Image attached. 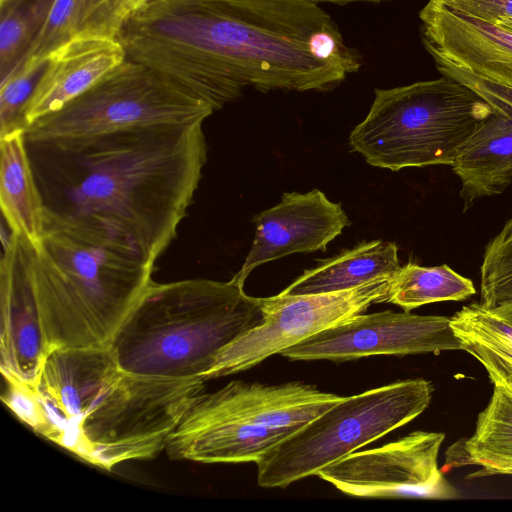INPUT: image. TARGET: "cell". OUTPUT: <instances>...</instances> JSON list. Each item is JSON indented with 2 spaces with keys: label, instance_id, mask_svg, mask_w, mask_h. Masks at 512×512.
<instances>
[{
  "label": "cell",
  "instance_id": "cell-27",
  "mask_svg": "<svg viewBox=\"0 0 512 512\" xmlns=\"http://www.w3.org/2000/svg\"><path fill=\"white\" fill-rule=\"evenodd\" d=\"M437 70L475 92L492 108L493 113L512 119V87L474 75L448 65H436Z\"/></svg>",
  "mask_w": 512,
  "mask_h": 512
},
{
  "label": "cell",
  "instance_id": "cell-17",
  "mask_svg": "<svg viewBox=\"0 0 512 512\" xmlns=\"http://www.w3.org/2000/svg\"><path fill=\"white\" fill-rule=\"evenodd\" d=\"M299 429L248 426L232 421L201 422L182 417L165 450L174 460L256 464Z\"/></svg>",
  "mask_w": 512,
  "mask_h": 512
},
{
  "label": "cell",
  "instance_id": "cell-14",
  "mask_svg": "<svg viewBox=\"0 0 512 512\" xmlns=\"http://www.w3.org/2000/svg\"><path fill=\"white\" fill-rule=\"evenodd\" d=\"M421 39L436 65H448L512 87V31L443 0L419 12Z\"/></svg>",
  "mask_w": 512,
  "mask_h": 512
},
{
  "label": "cell",
  "instance_id": "cell-12",
  "mask_svg": "<svg viewBox=\"0 0 512 512\" xmlns=\"http://www.w3.org/2000/svg\"><path fill=\"white\" fill-rule=\"evenodd\" d=\"M342 398L298 381L268 385L233 380L214 392L197 394L182 417L201 422L301 428Z\"/></svg>",
  "mask_w": 512,
  "mask_h": 512
},
{
  "label": "cell",
  "instance_id": "cell-2",
  "mask_svg": "<svg viewBox=\"0 0 512 512\" xmlns=\"http://www.w3.org/2000/svg\"><path fill=\"white\" fill-rule=\"evenodd\" d=\"M4 380L2 401L23 423L107 471L164 450L204 389L200 381L127 373L108 348L51 351L32 387Z\"/></svg>",
  "mask_w": 512,
  "mask_h": 512
},
{
  "label": "cell",
  "instance_id": "cell-24",
  "mask_svg": "<svg viewBox=\"0 0 512 512\" xmlns=\"http://www.w3.org/2000/svg\"><path fill=\"white\" fill-rule=\"evenodd\" d=\"M55 0L0 1V81L24 62Z\"/></svg>",
  "mask_w": 512,
  "mask_h": 512
},
{
  "label": "cell",
  "instance_id": "cell-29",
  "mask_svg": "<svg viewBox=\"0 0 512 512\" xmlns=\"http://www.w3.org/2000/svg\"><path fill=\"white\" fill-rule=\"evenodd\" d=\"M115 4L123 16L125 21L132 15L134 12L139 10L142 6L148 3L151 0H114Z\"/></svg>",
  "mask_w": 512,
  "mask_h": 512
},
{
  "label": "cell",
  "instance_id": "cell-23",
  "mask_svg": "<svg viewBox=\"0 0 512 512\" xmlns=\"http://www.w3.org/2000/svg\"><path fill=\"white\" fill-rule=\"evenodd\" d=\"M475 293L473 282L447 265L425 267L409 262L394 275L386 302L411 311L436 302L462 301Z\"/></svg>",
  "mask_w": 512,
  "mask_h": 512
},
{
  "label": "cell",
  "instance_id": "cell-16",
  "mask_svg": "<svg viewBox=\"0 0 512 512\" xmlns=\"http://www.w3.org/2000/svg\"><path fill=\"white\" fill-rule=\"evenodd\" d=\"M127 58L118 38H82L53 52L24 109L25 129L87 91Z\"/></svg>",
  "mask_w": 512,
  "mask_h": 512
},
{
  "label": "cell",
  "instance_id": "cell-19",
  "mask_svg": "<svg viewBox=\"0 0 512 512\" xmlns=\"http://www.w3.org/2000/svg\"><path fill=\"white\" fill-rule=\"evenodd\" d=\"M25 128L0 136V205L9 231L29 244L42 235L46 204L26 149Z\"/></svg>",
  "mask_w": 512,
  "mask_h": 512
},
{
  "label": "cell",
  "instance_id": "cell-11",
  "mask_svg": "<svg viewBox=\"0 0 512 512\" xmlns=\"http://www.w3.org/2000/svg\"><path fill=\"white\" fill-rule=\"evenodd\" d=\"M463 350L450 318L385 310L361 313L285 349L292 361L344 362L374 355Z\"/></svg>",
  "mask_w": 512,
  "mask_h": 512
},
{
  "label": "cell",
  "instance_id": "cell-3",
  "mask_svg": "<svg viewBox=\"0 0 512 512\" xmlns=\"http://www.w3.org/2000/svg\"><path fill=\"white\" fill-rule=\"evenodd\" d=\"M203 122L135 127L81 145L65 212L94 221L154 265L175 239L207 160Z\"/></svg>",
  "mask_w": 512,
  "mask_h": 512
},
{
  "label": "cell",
  "instance_id": "cell-5",
  "mask_svg": "<svg viewBox=\"0 0 512 512\" xmlns=\"http://www.w3.org/2000/svg\"><path fill=\"white\" fill-rule=\"evenodd\" d=\"M234 280L152 281L113 336L108 350L125 372L205 382L220 355L262 322L259 297Z\"/></svg>",
  "mask_w": 512,
  "mask_h": 512
},
{
  "label": "cell",
  "instance_id": "cell-9",
  "mask_svg": "<svg viewBox=\"0 0 512 512\" xmlns=\"http://www.w3.org/2000/svg\"><path fill=\"white\" fill-rule=\"evenodd\" d=\"M393 277H380L357 287L309 295L260 298L263 319L225 348L213 379L246 371L275 354L386 302Z\"/></svg>",
  "mask_w": 512,
  "mask_h": 512
},
{
  "label": "cell",
  "instance_id": "cell-7",
  "mask_svg": "<svg viewBox=\"0 0 512 512\" xmlns=\"http://www.w3.org/2000/svg\"><path fill=\"white\" fill-rule=\"evenodd\" d=\"M214 110L157 71L126 58L61 110L25 129L29 143L72 152L135 127L204 122Z\"/></svg>",
  "mask_w": 512,
  "mask_h": 512
},
{
  "label": "cell",
  "instance_id": "cell-30",
  "mask_svg": "<svg viewBox=\"0 0 512 512\" xmlns=\"http://www.w3.org/2000/svg\"><path fill=\"white\" fill-rule=\"evenodd\" d=\"M308 1L313 2L315 4H319V5L321 3L345 5V4L354 3V2H382V1H388V0H308Z\"/></svg>",
  "mask_w": 512,
  "mask_h": 512
},
{
  "label": "cell",
  "instance_id": "cell-32",
  "mask_svg": "<svg viewBox=\"0 0 512 512\" xmlns=\"http://www.w3.org/2000/svg\"><path fill=\"white\" fill-rule=\"evenodd\" d=\"M494 24H497L505 29L512 31V18L500 19V20L496 21Z\"/></svg>",
  "mask_w": 512,
  "mask_h": 512
},
{
  "label": "cell",
  "instance_id": "cell-1",
  "mask_svg": "<svg viewBox=\"0 0 512 512\" xmlns=\"http://www.w3.org/2000/svg\"><path fill=\"white\" fill-rule=\"evenodd\" d=\"M118 39L127 58L214 111L248 86L332 90L362 64L331 15L308 0H151Z\"/></svg>",
  "mask_w": 512,
  "mask_h": 512
},
{
  "label": "cell",
  "instance_id": "cell-25",
  "mask_svg": "<svg viewBox=\"0 0 512 512\" xmlns=\"http://www.w3.org/2000/svg\"><path fill=\"white\" fill-rule=\"evenodd\" d=\"M481 304H512V217L487 244L480 267Z\"/></svg>",
  "mask_w": 512,
  "mask_h": 512
},
{
  "label": "cell",
  "instance_id": "cell-33",
  "mask_svg": "<svg viewBox=\"0 0 512 512\" xmlns=\"http://www.w3.org/2000/svg\"><path fill=\"white\" fill-rule=\"evenodd\" d=\"M0 1H2V0H0Z\"/></svg>",
  "mask_w": 512,
  "mask_h": 512
},
{
  "label": "cell",
  "instance_id": "cell-6",
  "mask_svg": "<svg viewBox=\"0 0 512 512\" xmlns=\"http://www.w3.org/2000/svg\"><path fill=\"white\" fill-rule=\"evenodd\" d=\"M492 108L464 84L443 76L375 89L367 116L349 144L369 165L399 171L452 165Z\"/></svg>",
  "mask_w": 512,
  "mask_h": 512
},
{
  "label": "cell",
  "instance_id": "cell-21",
  "mask_svg": "<svg viewBox=\"0 0 512 512\" xmlns=\"http://www.w3.org/2000/svg\"><path fill=\"white\" fill-rule=\"evenodd\" d=\"M446 456V469L479 467L467 478L512 475V393L494 385L490 401L478 414L473 435L455 442Z\"/></svg>",
  "mask_w": 512,
  "mask_h": 512
},
{
  "label": "cell",
  "instance_id": "cell-26",
  "mask_svg": "<svg viewBox=\"0 0 512 512\" xmlns=\"http://www.w3.org/2000/svg\"><path fill=\"white\" fill-rule=\"evenodd\" d=\"M43 64L15 70L0 81V136L17 128H25L24 109L45 69Z\"/></svg>",
  "mask_w": 512,
  "mask_h": 512
},
{
  "label": "cell",
  "instance_id": "cell-20",
  "mask_svg": "<svg viewBox=\"0 0 512 512\" xmlns=\"http://www.w3.org/2000/svg\"><path fill=\"white\" fill-rule=\"evenodd\" d=\"M400 267L395 243L362 242L305 270L280 294L309 295L351 289L380 277H394Z\"/></svg>",
  "mask_w": 512,
  "mask_h": 512
},
{
  "label": "cell",
  "instance_id": "cell-4",
  "mask_svg": "<svg viewBox=\"0 0 512 512\" xmlns=\"http://www.w3.org/2000/svg\"><path fill=\"white\" fill-rule=\"evenodd\" d=\"M49 351L108 348L154 265L102 225L46 205L36 244L18 237Z\"/></svg>",
  "mask_w": 512,
  "mask_h": 512
},
{
  "label": "cell",
  "instance_id": "cell-13",
  "mask_svg": "<svg viewBox=\"0 0 512 512\" xmlns=\"http://www.w3.org/2000/svg\"><path fill=\"white\" fill-rule=\"evenodd\" d=\"M253 222L256 231L251 248L232 278L241 286L259 265L295 253L326 251L350 225L341 204L318 189L284 193L278 204L255 215Z\"/></svg>",
  "mask_w": 512,
  "mask_h": 512
},
{
  "label": "cell",
  "instance_id": "cell-22",
  "mask_svg": "<svg viewBox=\"0 0 512 512\" xmlns=\"http://www.w3.org/2000/svg\"><path fill=\"white\" fill-rule=\"evenodd\" d=\"M124 22L114 0H55L42 31L18 69L43 64L53 52L74 40L118 38Z\"/></svg>",
  "mask_w": 512,
  "mask_h": 512
},
{
  "label": "cell",
  "instance_id": "cell-18",
  "mask_svg": "<svg viewBox=\"0 0 512 512\" xmlns=\"http://www.w3.org/2000/svg\"><path fill=\"white\" fill-rule=\"evenodd\" d=\"M451 166L461 181L464 210L480 198L504 192L512 183V119L492 113Z\"/></svg>",
  "mask_w": 512,
  "mask_h": 512
},
{
  "label": "cell",
  "instance_id": "cell-31",
  "mask_svg": "<svg viewBox=\"0 0 512 512\" xmlns=\"http://www.w3.org/2000/svg\"><path fill=\"white\" fill-rule=\"evenodd\" d=\"M497 315L512 320V304L502 305L496 308H489Z\"/></svg>",
  "mask_w": 512,
  "mask_h": 512
},
{
  "label": "cell",
  "instance_id": "cell-8",
  "mask_svg": "<svg viewBox=\"0 0 512 512\" xmlns=\"http://www.w3.org/2000/svg\"><path fill=\"white\" fill-rule=\"evenodd\" d=\"M431 381L406 379L343 397L280 442L257 465V483L286 488L326 465L373 443L422 414Z\"/></svg>",
  "mask_w": 512,
  "mask_h": 512
},
{
  "label": "cell",
  "instance_id": "cell-15",
  "mask_svg": "<svg viewBox=\"0 0 512 512\" xmlns=\"http://www.w3.org/2000/svg\"><path fill=\"white\" fill-rule=\"evenodd\" d=\"M0 370L4 379L34 386L50 354L37 303L18 257V237L2 236Z\"/></svg>",
  "mask_w": 512,
  "mask_h": 512
},
{
  "label": "cell",
  "instance_id": "cell-28",
  "mask_svg": "<svg viewBox=\"0 0 512 512\" xmlns=\"http://www.w3.org/2000/svg\"><path fill=\"white\" fill-rule=\"evenodd\" d=\"M474 17L495 23L512 18V0H443Z\"/></svg>",
  "mask_w": 512,
  "mask_h": 512
},
{
  "label": "cell",
  "instance_id": "cell-10",
  "mask_svg": "<svg viewBox=\"0 0 512 512\" xmlns=\"http://www.w3.org/2000/svg\"><path fill=\"white\" fill-rule=\"evenodd\" d=\"M442 432L414 431L379 447L352 452L317 472L340 492L367 499H453L438 468Z\"/></svg>",
  "mask_w": 512,
  "mask_h": 512
}]
</instances>
